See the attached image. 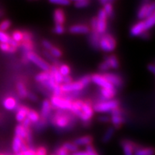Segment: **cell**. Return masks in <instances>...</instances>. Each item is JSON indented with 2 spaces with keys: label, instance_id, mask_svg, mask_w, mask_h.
<instances>
[{
  "label": "cell",
  "instance_id": "obj_5",
  "mask_svg": "<svg viewBox=\"0 0 155 155\" xmlns=\"http://www.w3.org/2000/svg\"><path fill=\"white\" fill-rule=\"evenodd\" d=\"M93 114H94V111L92 109L91 104L90 101H86L83 103L81 111L77 114V116H79L83 121H88L91 119Z\"/></svg>",
  "mask_w": 155,
  "mask_h": 155
},
{
  "label": "cell",
  "instance_id": "obj_26",
  "mask_svg": "<svg viewBox=\"0 0 155 155\" xmlns=\"http://www.w3.org/2000/svg\"><path fill=\"white\" fill-rule=\"evenodd\" d=\"M17 91H18L19 96H20L21 98H25L28 96V91H27L25 85L23 84L22 82H19L18 83H17Z\"/></svg>",
  "mask_w": 155,
  "mask_h": 155
},
{
  "label": "cell",
  "instance_id": "obj_41",
  "mask_svg": "<svg viewBox=\"0 0 155 155\" xmlns=\"http://www.w3.org/2000/svg\"><path fill=\"white\" fill-rule=\"evenodd\" d=\"M50 53L52 56H53V57H55V58H60L61 57L62 55L61 50L55 47H53L50 50Z\"/></svg>",
  "mask_w": 155,
  "mask_h": 155
},
{
  "label": "cell",
  "instance_id": "obj_20",
  "mask_svg": "<svg viewBox=\"0 0 155 155\" xmlns=\"http://www.w3.org/2000/svg\"><path fill=\"white\" fill-rule=\"evenodd\" d=\"M154 150L153 148L151 147H144V148H141L138 147L136 148L134 155H154Z\"/></svg>",
  "mask_w": 155,
  "mask_h": 155
},
{
  "label": "cell",
  "instance_id": "obj_31",
  "mask_svg": "<svg viewBox=\"0 0 155 155\" xmlns=\"http://www.w3.org/2000/svg\"><path fill=\"white\" fill-rule=\"evenodd\" d=\"M108 63H109L110 68H112L117 69L119 66V63L118 59L116 58L115 55H111L110 57H108Z\"/></svg>",
  "mask_w": 155,
  "mask_h": 155
},
{
  "label": "cell",
  "instance_id": "obj_52",
  "mask_svg": "<svg viewBox=\"0 0 155 155\" xmlns=\"http://www.w3.org/2000/svg\"><path fill=\"white\" fill-rule=\"evenodd\" d=\"M42 45L44 46V48H45V49L49 50L53 47V45L50 43L49 41H48V40H43V42H42Z\"/></svg>",
  "mask_w": 155,
  "mask_h": 155
},
{
  "label": "cell",
  "instance_id": "obj_28",
  "mask_svg": "<svg viewBox=\"0 0 155 155\" xmlns=\"http://www.w3.org/2000/svg\"><path fill=\"white\" fill-rule=\"evenodd\" d=\"M27 118L30 120V122H32V123H38L40 121V115L33 110H29Z\"/></svg>",
  "mask_w": 155,
  "mask_h": 155
},
{
  "label": "cell",
  "instance_id": "obj_4",
  "mask_svg": "<svg viewBox=\"0 0 155 155\" xmlns=\"http://www.w3.org/2000/svg\"><path fill=\"white\" fill-rule=\"evenodd\" d=\"M50 102L51 106H53L54 107L60 108L61 110H70L71 107V104H72L71 100L65 98H62L61 96H53Z\"/></svg>",
  "mask_w": 155,
  "mask_h": 155
},
{
  "label": "cell",
  "instance_id": "obj_61",
  "mask_svg": "<svg viewBox=\"0 0 155 155\" xmlns=\"http://www.w3.org/2000/svg\"><path fill=\"white\" fill-rule=\"evenodd\" d=\"M148 69L149 71H151L152 73H154L155 72V68L154 65H148Z\"/></svg>",
  "mask_w": 155,
  "mask_h": 155
},
{
  "label": "cell",
  "instance_id": "obj_9",
  "mask_svg": "<svg viewBox=\"0 0 155 155\" xmlns=\"http://www.w3.org/2000/svg\"><path fill=\"white\" fill-rule=\"evenodd\" d=\"M62 92L63 93H71L75 91H79L84 88L83 86L79 81L77 82H71L68 84H63L61 86Z\"/></svg>",
  "mask_w": 155,
  "mask_h": 155
},
{
  "label": "cell",
  "instance_id": "obj_6",
  "mask_svg": "<svg viewBox=\"0 0 155 155\" xmlns=\"http://www.w3.org/2000/svg\"><path fill=\"white\" fill-rule=\"evenodd\" d=\"M71 121V117L65 114L58 113L53 117V124L60 129L68 127Z\"/></svg>",
  "mask_w": 155,
  "mask_h": 155
},
{
  "label": "cell",
  "instance_id": "obj_53",
  "mask_svg": "<svg viewBox=\"0 0 155 155\" xmlns=\"http://www.w3.org/2000/svg\"><path fill=\"white\" fill-rule=\"evenodd\" d=\"M91 28H92L93 32H97V19H96V17L92 19Z\"/></svg>",
  "mask_w": 155,
  "mask_h": 155
},
{
  "label": "cell",
  "instance_id": "obj_42",
  "mask_svg": "<svg viewBox=\"0 0 155 155\" xmlns=\"http://www.w3.org/2000/svg\"><path fill=\"white\" fill-rule=\"evenodd\" d=\"M50 3L54 4V5H58L62 6H67L71 4V2L68 0H50Z\"/></svg>",
  "mask_w": 155,
  "mask_h": 155
},
{
  "label": "cell",
  "instance_id": "obj_57",
  "mask_svg": "<svg viewBox=\"0 0 155 155\" xmlns=\"http://www.w3.org/2000/svg\"><path fill=\"white\" fill-rule=\"evenodd\" d=\"M111 114L112 115H119V116H121V111L119 108H116V109L113 110L111 111Z\"/></svg>",
  "mask_w": 155,
  "mask_h": 155
},
{
  "label": "cell",
  "instance_id": "obj_55",
  "mask_svg": "<svg viewBox=\"0 0 155 155\" xmlns=\"http://www.w3.org/2000/svg\"><path fill=\"white\" fill-rule=\"evenodd\" d=\"M30 120H29L28 118H26V119H25L24 121H22V127H24V128H25V129H28V128H29V126H30Z\"/></svg>",
  "mask_w": 155,
  "mask_h": 155
},
{
  "label": "cell",
  "instance_id": "obj_10",
  "mask_svg": "<svg viewBox=\"0 0 155 155\" xmlns=\"http://www.w3.org/2000/svg\"><path fill=\"white\" fill-rule=\"evenodd\" d=\"M105 79L108 81L110 84H111L114 88L116 87H120L122 84V81L119 75L114 73H105L103 75Z\"/></svg>",
  "mask_w": 155,
  "mask_h": 155
},
{
  "label": "cell",
  "instance_id": "obj_48",
  "mask_svg": "<svg viewBox=\"0 0 155 155\" xmlns=\"http://www.w3.org/2000/svg\"><path fill=\"white\" fill-rule=\"evenodd\" d=\"M35 155H47V150L44 147H40L35 152Z\"/></svg>",
  "mask_w": 155,
  "mask_h": 155
},
{
  "label": "cell",
  "instance_id": "obj_15",
  "mask_svg": "<svg viewBox=\"0 0 155 155\" xmlns=\"http://www.w3.org/2000/svg\"><path fill=\"white\" fill-rule=\"evenodd\" d=\"M52 106L50 104V102L48 100L43 101L42 104L41 108V116L43 119H47L48 116H50V112H51Z\"/></svg>",
  "mask_w": 155,
  "mask_h": 155
},
{
  "label": "cell",
  "instance_id": "obj_25",
  "mask_svg": "<svg viewBox=\"0 0 155 155\" xmlns=\"http://www.w3.org/2000/svg\"><path fill=\"white\" fill-rule=\"evenodd\" d=\"M144 22V30L145 32L147 30H149L150 29L152 28L154 25L155 23V14L151 15L150 17H147L145 19L144 21H143Z\"/></svg>",
  "mask_w": 155,
  "mask_h": 155
},
{
  "label": "cell",
  "instance_id": "obj_16",
  "mask_svg": "<svg viewBox=\"0 0 155 155\" xmlns=\"http://www.w3.org/2000/svg\"><path fill=\"white\" fill-rule=\"evenodd\" d=\"M50 72L51 73L52 75H53V78L55 81V82L57 83V84L59 85L60 83H63V75H62L61 73H60L59 71H58V67L56 65H53V66L50 67Z\"/></svg>",
  "mask_w": 155,
  "mask_h": 155
},
{
  "label": "cell",
  "instance_id": "obj_23",
  "mask_svg": "<svg viewBox=\"0 0 155 155\" xmlns=\"http://www.w3.org/2000/svg\"><path fill=\"white\" fill-rule=\"evenodd\" d=\"M150 2L145 1L143 2L142 5L141 6V7L139 9L138 12V17L140 19H144V18H147V11H148V7L149 5H150Z\"/></svg>",
  "mask_w": 155,
  "mask_h": 155
},
{
  "label": "cell",
  "instance_id": "obj_43",
  "mask_svg": "<svg viewBox=\"0 0 155 155\" xmlns=\"http://www.w3.org/2000/svg\"><path fill=\"white\" fill-rule=\"evenodd\" d=\"M91 77L88 76V75H86V76H83V78H81V79L79 81L81 84L83 85V87L88 86L89 83H91Z\"/></svg>",
  "mask_w": 155,
  "mask_h": 155
},
{
  "label": "cell",
  "instance_id": "obj_58",
  "mask_svg": "<svg viewBox=\"0 0 155 155\" xmlns=\"http://www.w3.org/2000/svg\"><path fill=\"white\" fill-rule=\"evenodd\" d=\"M100 3L103 6H105L106 5H108V4H110V3L113 4L114 1L113 0H101Z\"/></svg>",
  "mask_w": 155,
  "mask_h": 155
},
{
  "label": "cell",
  "instance_id": "obj_56",
  "mask_svg": "<svg viewBox=\"0 0 155 155\" xmlns=\"http://www.w3.org/2000/svg\"><path fill=\"white\" fill-rule=\"evenodd\" d=\"M99 121H101V122H104V123H106V122L109 121V117H108L107 116H100V117H99Z\"/></svg>",
  "mask_w": 155,
  "mask_h": 155
},
{
  "label": "cell",
  "instance_id": "obj_2",
  "mask_svg": "<svg viewBox=\"0 0 155 155\" xmlns=\"http://www.w3.org/2000/svg\"><path fill=\"white\" fill-rule=\"evenodd\" d=\"M98 47L105 52H112L116 48V40L111 35L106 34L99 39Z\"/></svg>",
  "mask_w": 155,
  "mask_h": 155
},
{
  "label": "cell",
  "instance_id": "obj_64",
  "mask_svg": "<svg viewBox=\"0 0 155 155\" xmlns=\"http://www.w3.org/2000/svg\"><path fill=\"white\" fill-rule=\"evenodd\" d=\"M51 155H55V154H51Z\"/></svg>",
  "mask_w": 155,
  "mask_h": 155
},
{
  "label": "cell",
  "instance_id": "obj_12",
  "mask_svg": "<svg viewBox=\"0 0 155 155\" xmlns=\"http://www.w3.org/2000/svg\"><path fill=\"white\" fill-rule=\"evenodd\" d=\"M124 155H134V152L137 148L136 145L129 141H123L121 142Z\"/></svg>",
  "mask_w": 155,
  "mask_h": 155
},
{
  "label": "cell",
  "instance_id": "obj_54",
  "mask_svg": "<svg viewBox=\"0 0 155 155\" xmlns=\"http://www.w3.org/2000/svg\"><path fill=\"white\" fill-rule=\"evenodd\" d=\"M71 82H72V78L69 75L63 77V83H64V84H68V83H71Z\"/></svg>",
  "mask_w": 155,
  "mask_h": 155
},
{
  "label": "cell",
  "instance_id": "obj_38",
  "mask_svg": "<svg viewBox=\"0 0 155 155\" xmlns=\"http://www.w3.org/2000/svg\"><path fill=\"white\" fill-rule=\"evenodd\" d=\"M11 26V22L9 20H4L0 23V31H2V32H5L6 30H7L10 28Z\"/></svg>",
  "mask_w": 155,
  "mask_h": 155
},
{
  "label": "cell",
  "instance_id": "obj_34",
  "mask_svg": "<svg viewBox=\"0 0 155 155\" xmlns=\"http://www.w3.org/2000/svg\"><path fill=\"white\" fill-rule=\"evenodd\" d=\"M58 71H59L60 73H61L63 76H67V75H69L70 73H71V68H70V67L68 65H65V64L61 65V66L59 67V68H58Z\"/></svg>",
  "mask_w": 155,
  "mask_h": 155
},
{
  "label": "cell",
  "instance_id": "obj_60",
  "mask_svg": "<svg viewBox=\"0 0 155 155\" xmlns=\"http://www.w3.org/2000/svg\"><path fill=\"white\" fill-rule=\"evenodd\" d=\"M28 96L29 97V98L31 101H36L37 100H38V98H37L36 96H35L33 94H28Z\"/></svg>",
  "mask_w": 155,
  "mask_h": 155
},
{
  "label": "cell",
  "instance_id": "obj_13",
  "mask_svg": "<svg viewBox=\"0 0 155 155\" xmlns=\"http://www.w3.org/2000/svg\"><path fill=\"white\" fill-rule=\"evenodd\" d=\"M144 32L145 30H144V22H139L134 25L132 28H131L130 33L131 35V36L137 37V36H141V34L144 33Z\"/></svg>",
  "mask_w": 155,
  "mask_h": 155
},
{
  "label": "cell",
  "instance_id": "obj_24",
  "mask_svg": "<svg viewBox=\"0 0 155 155\" xmlns=\"http://www.w3.org/2000/svg\"><path fill=\"white\" fill-rule=\"evenodd\" d=\"M28 111L29 109L27 107H25V106H22V107L19 108L16 115L17 121L19 122H22L24 121V120L27 118Z\"/></svg>",
  "mask_w": 155,
  "mask_h": 155
},
{
  "label": "cell",
  "instance_id": "obj_17",
  "mask_svg": "<svg viewBox=\"0 0 155 155\" xmlns=\"http://www.w3.org/2000/svg\"><path fill=\"white\" fill-rule=\"evenodd\" d=\"M3 105L6 109L9 110V111H12V110H14L17 107V101L13 97L9 96L7 97L4 100Z\"/></svg>",
  "mask_w": 155,
  "mask_h": 155
},
{
  "label": "cell",
  "instance_id": "obj_27",
  "mask_svg": "<svg viewBox=\"0 0 155 155\" xmlns=\"http://www.w3.org/2000/svg\"><path fill=\"white\" fill-rule=\"evenodd\" d=\"M51 75V73H50V71H48V72H42L39 73L35 76V80L39 83H43L45 81H46L49 79V78Z\"/></svg>",
  "mask_w": 155,
  "mask_h": 155
},
{
  "label": "cell",
  "instance_id": "obj_8",
  "mask_svg": "<svg viewBox=\"0 0 155 155\" xmlns=\"http://www.w3.org/2000/svg\"><path fill=\"white\" fill-rule=\"evenodd\" d=\"M91 81L98 86L101 87V88H114V87L106 80L103 75L95 74L92 75Z\"/></svg>",
  "mask_w": 155,
  "mask_h": 155
},
{
  "label": "cell",
  "instance_id": "obj_47",
  "mask_svg": "<svg viewBox=\"0 0 155 155\" xmlns=\"http://www.w3.org/2000/svg\"><path fill=\"white\" fill-rule=\"evenodd\" d=\"M54 32H55L56 34L61 35L63 34V32H65V29H64L63 26L62 25H56L55 28H54Z\"/></svg>",
  "mask_w": 155,
  "mask_h": 155
},
{
  "label": "cell",
  "instance_id": "obj_33",
  "mask_svg": "<svg viewBox=\"0 0 155 155\" xmlns=\"http://www.w3.org/2000/svg\"><path fill=\"white\" fill-rule=\"evenodd\" d=\"M114 128H112V127L109 128V129L106 131V132L105 134H104V137H103V142L106 143L111 140V139L112 138V137H113V135H114Z\"/></svg>",
  "mask_w": 155,
  "mask_h": 155
},
{
  "label": "cell",
  "instance_id": "obj_29",
  "mask_svg": "<svg viewBox=\"0 0 155 155\" xmlns=\"http://www.w3.org/2000/svg\"><path fill=\"white\" fill-rule=\"evenodd\" d=\"M83 103V102L82 101H80V100L75 101V102L72 103L71 109L70 110H71L73 114H75V115H77V114L79 113V111H81V106H82Z\"/></svg>",
  "mask_w": 155,
  "mask_h": 155
},
{
  "label": "cell",
  "instance_id": "obj_44",
  "mask_svg": "<svg viewBox=\"0 0 155 155\" xmlns=\"http://www.w3.org/2000/svg\"><path fill=\"white\" fill-rule=\"evenodd\" d=\"M154 11H155V2H150V5H149L148 11H147V17H150L151 15H154Z\"/></svg>",
  "mask_w": 155,
  "mask_h": 155
},
{
  "label": "cell",
  "instance_id": "obj_14",
  "mask_svg": "<svg viewBox=\"0 0 155 155\" xmlns=\"http://www.w3.org/2000/svg\"><path fill=\"white\" fill-rule=\"evenodd\" d=\"M116 89L114 88H101V98L104 101H106L112 100L114 96L116 95Z\"/></svg>",
  "mask_w": 155,
  "mask_h": 155
},
{
  "label": "cell",
  "instance_id": "obj_59",
  "mask_svg": "<svg viewBox=\"0 0 155 155\" xmlns=\"http://www.w3.org/2000/svg\"><path fill=\"white\" fill-rule=\"evenodd\" d=\"M71 155H88V154H87L86 151H77V152H74L73 154Z\"/></svg>",
  "mask_w": 155,
  "mask_h": 155
},
{
  "label": "cell",
  "instance_id": "obj_62",
  "mask_svg": "<svg viewBox=\"0 0 155 155\" xmlns=\"http://www.w3.org/2000/svg\"><path fill=\"white\" fill-rule=\"evenodd\" d=\"M44 55L45 56V57H47L48 58H49V59L51 60V61H52V60H53V56L50 55V53H48V52L45 51L44 52Z\"/></svg>",
  "mask_w": 155,
  "mask_h": 155
},
{
  "label": "cell",
  "instance_id": "obj_19",
  "mask_svg": "<svg viewBox=\"0 0 155 155\" xmlns=\"http://www.w3.org/2000/svg\"><path fill=\"white\" fill-rule=\"evenodd\" d=\"M93 141V138L91 136H85V137H82L81 138H78L75 139L73 144L76 145L77 147L78 146H88L90 145Z\"/></svg>",
  "mask_w": 155,
  "mask_h": 155
},
{
  "label": "cell",
  "instance_id": "obj_35",
  "mask_svg": "<svg viewBox=\"0 0 155 155\" xmlns=\"http://www.w3.org/2000/svg\"><path fill=\"white\" fill-rule=\"evenodd\" d=\"M12 40L19 43L23 40V33L20 31H15L12 33Z\"/></svg>",
  "mask_w": 155,
  "mask_h": 155
},
{
  "label": "cell",
  "instance_id": "obj_21",
  "mask_svg": "<svg viewBox=\"0 0 155 155\" xmlns=\"http://www.w3.org/2000/svg\"><path fill=\"white\" fill-rule=\"evenodd\" d=\"M24 144V141L22 139H20L18 137H15V138L13 139L12 141V150L15 153L20 152L21 149H22V145Z\"/></svg>",
  "mask_w": 155,
  "mask_h": 155
},
{
  "label": "cell",
  "instance_id": "obj_40",
  "mask_svg": "<svg viewBox=\"0 0 155 155\" xmlns=\"http://www.w3.org/2000/svg\"><path fill=\"white\" fill-rule=\"evenodd\" d=\"M10 38L6 32L0 31V43H8Z\"/></svg>",
  "mask_w": 155,
  "mask_h": 155
},
{
  "label": "cell",
  "instance_id": "obj_30",
  "mask_svg": "<svg viewBox=\"0 0 155 155\" xmlns=\"http://www.w3.org/2000/svg\"><path fill=\"white\" fill-rule=\"evenodd\" d=\"M99 42V35L97 32H93L91 35V43L94 48H98Z\"/></svg>",
  "mask_w": 155,
  "mask_h": 155
},
{
  "label": "cell",
  "instance_id": "obj_49",
  "mask_svg": "<svg viewBox=\"0 0 155 155\" xmlns=\"http://www.w3.org/2000/svg\"><path fill=\"white\" fill-rule=\"evenodd\" d=\"M17 155H35V152L32 150L28 149V150L24 151V152H20L17 153Z\"/></svg>",
  "mask_w": 155,
  "mask_h": 155
},
{
  "label": "cell",
  "instance_id": "obj_7",
  "mask_svg": "<svg viewBox=\"0 0 155 155\" xmlns=\"http://www.w3.org/2000/svg\"><path fill=\"white\" fill-rule=\"evenodd\" d=\"M97 19V32L98 35L104 34L106 32V28H107V24H106V19H107V15L103 9H100L98 12V17Z\"/></svg>",
  "mask_w": 155,
  "mask_h": 155
},
{
  "label": "cell",
  "instance_id": "obj_50",
  "mask_svg": "<svg viewBox=\"0 0 155 155\" xmlns=\"http://www.w3.org/2000/svg\"><path fill=\"white\" fill-rule=\"evenodd\" d=\"M55 155H68V152L62 147H60V148L57 150Z\"/></svg>",
  "mask_w": 155,
  "mask_h": 155
},
{
  "label": "cell",
  "instance_id": "obj_1",
  "mask_svg": "<svg viewBox=\"0 0 155 155\" xmlns=\"http://www.w3.org/2000/svg\"><path fill=\"white\" fill-rule=\"evenodd\" d=\"M118 107H119L118 101L109 100L96 104L94 106V110L96 112H99V113H107V112H111Z\"/></svg>",
  "mask_w": 155,
  "mask_h": 155
},
{
  "label": "cell",
  "instance_id": "obj_11",
  "mask_svg": "<svg viewBox=\"0 0 155 155\" xmlns=\"http://www.w3.org/2000/svg\"><path fill=\"white\" fill-rule=\"evenodd\" d=\"M70 32L73 34H86L90 32V29L86 25H75L71 27Z\"/></svg>",
  "mask_w": 155,
  "mask_h": 155
},
{
  "label": "cell",
  "instance_id": "obj_36",
  "mask_svg": "<svg viewBox=\"0 0 155 155\" xmlns=\"http://www.w3.org/2000/svg\"><path fill=\"white\" fill-rule=\"evenodd\" d=\"M90 4V2L88 0H77L74 2V5L77 8H84L88 7Z\"/></svg>",
  "mask_w": 155,
  "mask_h": 155
},
{
  "label": "cell",
  "instance_id": "obj_63",
  "mask_svg": "<svg viewBox=\"0 0 155 155\" xmlns=\"http://www.w3.org/2000/svg\"><path fill=\"white\" fill-rule=\"evenodd\" d=\"M0 155H5V154H0Z\"/></svg>",
  "mask_w": 155,
  "mask_h": 155
},
{
  "label": "cell",
  "instance_id": "obj_3",
  "mask_svg": "<svg viewBox=\"0 0 155 155\" xmlns=\"http://www.w3.org/2000/svg\"><path fill=\"white\" fill-rule=\"evenodd\" d=\"M27 57H28L29 61L33 63L39 68L42 70L44 72L50 71V66L49 64L46 63L44 60H42L41 58H40V56H38L37 54L33 53V52L30 51L28 53H27Z\"/></svg>",
  "mask_w": 155,
  "mask_h": 155
},
{
  "label": "cell",
  "instance_id": "obj_51",
  "mask_svg": "<svg viewBox=\"0 0 155 155\" xmlns=\"http://www.w3.org/2000/svg\"><path fill=\"white\" fill-rule=\"evenodd\" d=\"M10 45L8 43H0V49L4 52H9Z\"/></svg>",
  "mask_w": 155,
  "mask_h": 155
},
{
  "label": "cell",
  "instance_id": "obj_22",
  "mask_svg": "<svg viewBox=\"0 0 155 155\" xmlns=\"http://www.w3.org/2000/svg\"><path fill=\"white\" fill-rule=\"evenodd\" d=\"M28 129H26L25 128L22 127V124L17 125L15 128V137H18L22 140L26 139L27 135H28Z\"/></svg>",
  "mask_w": 155,
  "mask_h": 155
},
{
  "label": "cell",
  "instance_id": "obj_32",
  "mask_svg": "<svg viewBox=\"0 0 155 155\" xmlns=\"http://www.w3.org/2000/svg\"><path fill=\"white\" fill-rule=\"evenodd\" d=\"M63 147L68 152H71L74 153L75 152H77L78 150V147H77L76 145L73 144V143H71V142L65 143V144H63Z\"/></svg>",
  "mask_w": 155,
  "mask_h": 155
},
{
  "label": "cell",
  "instance_id": "obj_46",
  "mask_svg": "<svg viewBox=\"0 0 155 155\" xmlns=\"http://www.w3.org/2000/svg\"><path fill=\"white\" fill-rule=\"evenodd\" d=\"M86 152H87L88 155H98V153H97L96 152V150H95L94 147H93L91 144L86 146Z\"/></svg>",
  "mask_w": 155,
  "mask_h": 155
},
{
  "label": "cell",
  "instance_id": "obj_37",
  "mask_svg": "<svg viewBox=\"0 0 155 155\" xmlns=\"http://www.w3.org/2000/svg\"><path fill=\"white\" fill-rule=\"evenodd\" d=\"M111 121L114 125L116 126V127H119L120 124H121L123 123L124 119L121 117V116L112 115Z\"/></svg>",
  "mask_w": 155,
  "mask_h": 155
},
{
  "label": "cell",
  "instance_id": "obj_45",
  "mask_svg": "<svg viewBox=\"0 0 155 155\" xmlns=\"http://www.w3.org/2000/svg\"><path fill=\"white\" fill-rule=\"evenodd\" d=\"M99 68L101 71H107L110 68V65H109V63H108V57L105 59V61L104 63H102L100 65Z\"/></svg>",
  "mask_w": 155,
  "mask_h": 155
},
{
  "label": "cell",
  "instance_id": "obj_18",
  "mask_svg": "<svg viewBox=\"0 0 155 155\" xmlns=\"http://www.w3.org/2000/svg\"><path fill=\"white\" fill-rule=\"evenodd\" d=\"M54 21L56 25H62L65 22V15L63 11L61 9H55L53 14Z\"/></svg>",
  "mask_w": 155,
  "mask_h": 155
},
{
  "label": "cell",
  "instance_id": "obj_39",
  "mask_svg": "<svg viewBox=\"0 0 155 155\" xmlns=\"http://www.w3.org/2000/svg\"><path fill=\"white\" fill-rule=\"evenodd\" d=\"M105 12V13L107 15V17H112L114 15L113 12V7H112V3L108 4V5H106L104 6V8L103 9Z\"/></svg>",
  "mask_w": 155,
  "mask_h": 155
}]
</instances>
